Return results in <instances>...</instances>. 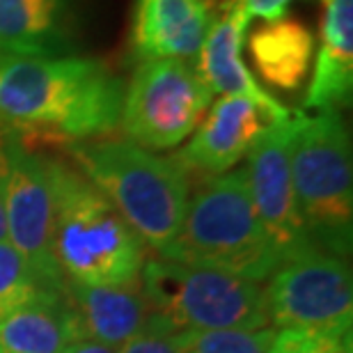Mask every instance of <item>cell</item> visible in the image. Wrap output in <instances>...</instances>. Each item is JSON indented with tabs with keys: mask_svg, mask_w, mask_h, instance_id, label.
Listing matches in <instances>:
<instances>
[{
	"mask_svg": "<svg viewBox=\"0 0 353 353\" xmlns=\"http://www.w3.org/2000/svg\"><path fill=\"white\" fill-rule=\"evenodd\" d=\"M159 257L264 282L278 266L252 207L245 168L207 176L188 197L181 228Z\"/></svg>",
	"mask_w": 353,
	"mask_h": 353,
	"instance_id": "4",
	"label": "cell"
},
{
	"mask_svg": "<svg viewBox=\"0 0 353 353\" xmlns=\"http://www.w3.org/2000/svg\"><path fill=\"white\" fill-rule=\"evenodd\" d=\"M7 241L46 287L62 289L65 278L53 257V183L51 159L34 152L12 133L0 138Z\"/></svg>",
	"mask_w": 353,
	"mask_h": 353,
	"instance_id": "9",
	"label": "cell"
},
{
	"mask_svg": "<svg viewBox=\"0 0 353 353\" xmlns=\"http://www.w3.org/2000/svg\"><path fill=\"white\" fill-rule=\"evenodd\" d=\"M243 48L268 88L294 94L305 85L314 60V34L301 19L264 21L245 37Z\"/></svg>",
	"mask_w": 353,
	"mask_h": 353,
	"instance_id": "17",
	"label": "cell"
},
{
	"mask_svg": "<svg viewBox=\"0 0 353 353\" xmlns=\"http://www.w3.org/2000/svg\"><path fill=\"white\" fill-rule=\"evenodd\" d=\"M207 3H211V0H207Z\"/></svg>",
	"mask_w": 353,
	"mask_h": 353,
	"instance_id": "27",
	"label": "cell"
},
{
	"mask_svg": "<svg viewBox=\"0 0 353 353\" xmlns=\"http://www.w3.org/2000/svg\"><path fill=\"white\" fill-rule=\"evenodd\" d=\"M241 5V10L248 14L250 19H262V21H275L287 17V7L294 0H236Z\"/></svg>",
	"mask_w": 353,
	"mask_h": 353,
	"instance_id": "23",
	"label": "cell"
},
{
	"mask_svg": "<svg viewBox=\"0 0 353 353\" xmlns=\"http://www.w3.org/2000/svg\"><path fill=\"white\" fill-rule=\"evenodd\" d=\"M65 353H117V349H110L105 344H99L90 337H81V340L72 342L69 347L65 349Z\"/></svg>",
	"mask_w": 353,
	"mask_h": 353,
	"instance_id": "24",
	"label": "cell"
},
{
	"mask_svg": "<svg viewBox=\"0 0 353 353\" xmlns=\"http://www.w3.org/2000/svg\"><path fill=\"white\" fill-rule=\"evenodd\" d=\"M140 287L154 314L176 333L259 330L271 326L262 282L174 259H145Z\"/></svg>",
	"mask_w": 353,
	"mask_h": 353,
	"instance_id": "6",
	"label": "cell"
},
{
	"mask_svg": "<svg viewBox=\"0 0 353 353\" xmlns=\"http://www.w3.org/2000/svg\"><path fill=\"white\" fill-rule=\"evenodd\" d=\"M65 292L85 337L110 349L124 347L152 314L140 285L103 287L65 280Z\"/></svg>",
	"mask_w": 353,
	"mask_h": 353,
	"instance_id": "18",
	"label": "cell"
},
{
	"mask_svg": "<svg viewBox=\"0 0 353 353\" xmlns=\"http://www.w3.org/2000/svg\"><path fill=\"white\" fill-rule=\"evenodd\" d=\"M211 99L214 94L204 85L193 62H138L124 88L119 129L131 143L145 150H172L193 136Z\"/></svg>",
	"mask_w": 353,
	"mask_h": 353,
	"instance_id": "7",
	"label": "cell"
},
{
	"mask_svg": "<svg viewBox=\"0 0 353 353\" xmlns=\"http://www.w3.org/2000/svg\"><path fill=\"white\" fill-rule=\"evenodd\" d=\"M79 39L74 0H0V46L12 58H60Z\"/></svg>",
	"mask_w": 353,
	"mask_h": 353,
	"instance_id": "13",
	"label": "cell"
},
{
	"mask_svg": "<svg viewBox=\"0 0 353 353\" xmlns=\"http://www.w3.org/2000/svg\"><path fill=\"white\" fill-rule=\"evenodd\" d=\"M268 278L266 310L278 328L351 333L353 282L347 259L307 241L282 257Z\"/></svg>",
	"mask_w": 353,
	"mask_h": 353,
	"instance_id": "8",
	"label": "cell"
},
{
	"mask_svg": "<svg viewBox=\"0 0 353 353\" xmlns=\"http://www.w3.org/2000/svg\"><path fill=\"white\" fill-rule=\"evenodd\" d=\"M7 58H12V55H10V53H5V48L0 46V62H5Z\"/></svg>",
	"mask_w": 353,
	"mask_h": 353,
	"instance_id": "26",
	"label": "cell"
},
{
	"mask_svg": "<svg viewBox=\"0 0 353 353\" xmlns=\"http://www.w3.org/2000/svg\"><path fill=\"white\" fill-rule=\"evenodd\" d=\"M124 83L81 55L0 62V131L21 143L76 145L119 129Z\"/></svg>",
	"mask_w": 353,
	"mask_h": 353,
	"instance_id": "1",
	"label": "cell"
},
{
	"mask_svg": "<svg viewBox=\"0 0 353 353\" xmlns=\"http://www.w3.org/2000/svg\"><path fill=\"white\" fill-rule=\"evenodd\" d=\"M353 97V0H323L321 44L303 110L347 108Z\"/></svg>",
	"mask_w": 353,
	"mask_h": 353,
	"instance_id": "15",
	"label": "cell"
},
{
	"mask_svg": "<svg viewBox=\"0 0 353 353\" xmlns=\"http://www.w3.org/2000/svg\"><path fill=\"white\" fill-rule=\"evenodd\" d=\"M250 21L236 0H225L218 17L211 19L209 32L193 65L211 94L248 97L264 105H280L278 99L268 94L245 67L243 46Z\"/></svg>",
	"mask_w": 353,
	"mask_h": 353,
	"instance_id": "14",
	"label": "cell"
},
{
	"mask_svg": "<svg viewBox=\"0 0 353 353\" xmlns=\"http://www.w3.org/2000/svg\"><path fill=\"white\" fill-rule=\"evenodd\" d=\"M117 353H179L176 349V330L161 319L159 314H150L145 326L131 337Z\"/></svg>",
	"mask_w": 353,
	"mask_h": 353,
	"instance_id": "22",
	"label": "cell"
},
{
	"mask_svg": "<svg viewBox=\"0 0 353 353\" xmlns=\"http://www.w3.org/2000/svg\"><path fill=\"white\" fill-rule=\"evenodd\" d=\"M85 333L65 287L41 289L0 319V353H65Z\"/></svg>",
	"mask_w": 353,
	"mask_h": 353,
	"instance_id": "16",
	"label": "cell"
},
{
	"mask_svg": "<svg viewBox=\"0 0 353 353\" xmlns=\"http://www.w3.org/2000/svg\"><path fill=\"white\" fill-rule=\"evenodd\" d=\"M289 163L307 239L347 259L353 241V163L342 112H299Z\"/></svg>",
	"mask_w": 353,
	"mask_h": 353,
	"instance_id": "5",
	"label": "cell"
},
{
	"mask_svg": "<svg viewBox=\"0 0 353 353\" xmlns=\"http://www.w3.org/2000/svg\"><path fill=\"white\" fill-rule=\"evenodd\" d=\"M296 119L299 112H292V117L268 126L248 152V165H245L252 207L278 255V262L310 241L296 207L292 163H289Z\"/></svg>",
	"mask_w": 353,
	"mask_h": 353,
	"instance_id": "10",
	"label": "cell"
},
{
	"mask_svg": "<svg viewBox=\"0 0 353 353\" xmlns=\"http://www.w3.org/2000/svg\"><path fill=\"white\" fill-rule=\"evenodd\" d=\"M76 170L101 190L145 248L161 255L181 228L190 172L174 157L145 150L129 138H97L67 147Z\"/></svg>",
	"mask_w": 353,
	"mask_h": 353,
	"instance_id": "2",
	"label": "cell"
},
{
	"mask_svg": "<svg viewBox=\"0 0 353 353\" xmlns=\"http://www.w3.org/2000/svg\"><path fill=\"white\" fill-rule=\"evenodd\" d=\"M275 330H186L176 333L179 353H268Z\"/></svg>",
	"mask_w": 353,
	"mask_h": 353,
	"instance_id": "19",
	"label": "cell"
},
{
	"mask_svg": "<svg viewBox=\"0 0 353 353\" xmlns=\"http://www.w3.org/2000/svg\"><path fill=\"white\" fill-rule=\"evenodd\" d=\"M53 257L65 280L83 285H140L145 243L76 168L51 159Z\"/></svg>",
	"mask_w": 353,
	"mask_h": 353,
	"instance_id": "3",
	"label": "cell"
},
{
	"mask_svg": "<svg viewBox=\"0 0 353 353\" xmlns=\"http://www.w3.org/2000/svg\"><path fill=\"white\" fill-rule=\"evenodd\" d=\"M292 117L285 105H264L248 97H221L197 124L193 138L174 159L188 172L225 174L248 157L259 136L275 122Z\"/></svg>",
	"mask_w": 353,
	"mask_h": 353,
	"instance_id": "11",
	"label": "cell"
},
{
	"mask_svg": "<svg viewBox=\"0 0 353 353\" xmlns=\"http://www.w3.org/2000/svg\"><path fill=\"white\" fill-rule=\"evenodd\" d=\"M7 239V230H5V204H3V179H0V241Z\"/></svg>",
	"mask_w": 353,
	"mask_h": 353,
	"instance_id": "25",
	"label": "cell"
},
{
	"mask_svg": "<svg viewBox=\"0 0 353 353\" xmlns=\"http://www.w3.org/2000/svg\"><path fill=\"white\" fill-rule=\"evenodd\" d=\"M268 353H351V333L316 328H280Z\"/></svg>",
	"mask_w": 353,
	"mask_h": 353,
	"instance_id": "21",
	"label": "cell"
},
{
	"mask_svg": "<svg viewBox=\"0 0 353 353\" xmlns=\"http://www.w3.org/2000/svg\"><path fill=\"white\" fill-rule=\"evenodd\" d=\"M41 289L55 287H46L21 257V252L7 239H3L0 241V319L23 307Z\"/></svg>",
	"mask_w": 353,
	"mask_h": 353,
	"instance_id": "20",
	"label": "cell"
},
{
	"mask_svg": "<svg viewBox=\"0 0 353 353\" xmlns=\"http://www.w3.org/2000/svg\"><path fill=\"white\" fill-rule=\"evenodd\" d=\"M207 0H136L129 48L136 62L188 60L200 53L211 26Z\"/></svg>",
	"mask_w": 353,
	"mask_h": 353,
	"instance_id": "12",
	"label": "cell"
}]
</instances>
